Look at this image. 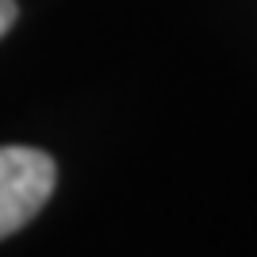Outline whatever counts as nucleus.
I'll return each instance as SVG.
<instances>
[{"instance_id": "1", "label": "nucleus", "mask_w": 257, "mask_h": 257, "mask_svg": "<svg viewBox=\"0 0 257 257\" xmlns=\"http://www.w3.org/2000/svg\"><path fill=\"white\" fill-rule=\"evenodd\" d=\"M58 169L50 154L31 146H0V238L31 223L50 200Z\"/></svg>"}, {"instance_id": "2", "label": "nucleus", "mask_w": 257, "mask_h": 257, "mask_svg": "<svg viewBox=\"0 0 257 257\" xmlns=\"http://www.w3.org/2000/svg\"><path fill=\"white\" fill-rule=\"evenodd\" d=\"M16 23V0H0V35Z\"/></svg>"}]
</instances>
